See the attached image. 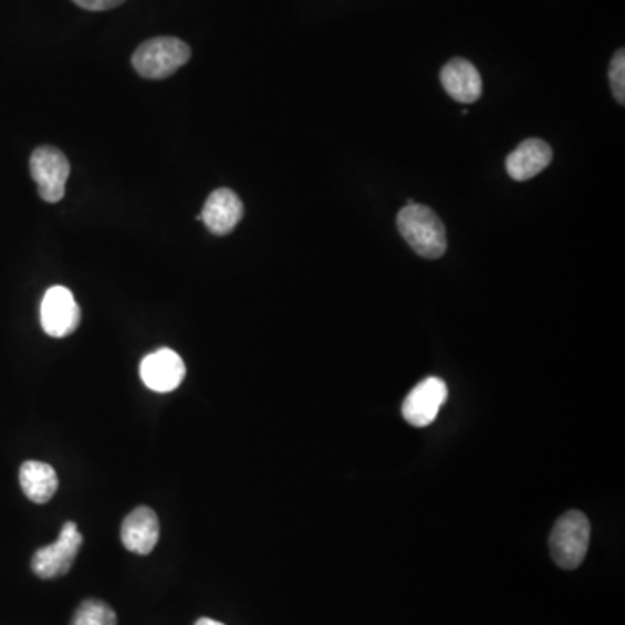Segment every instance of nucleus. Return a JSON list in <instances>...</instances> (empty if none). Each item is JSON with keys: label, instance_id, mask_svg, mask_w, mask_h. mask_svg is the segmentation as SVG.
<instances>
[{"label": "nucleus", "instance_id": "nucleus-1", "mask_svg": "<svg viewBox=\"0 0 625 625\" xmlns=\"http://www.w3.org/2000/svg\"><path fill=\"white\" fill-rule=\"evenodd\" d=\"M405 242L426 259H438L447 250V230L435 210L420 204H412L399 210L396 218Z\"/></svg>", "mask_w": 625, "mask_h": 625}, {"label": "nucleus", "instance_id": "nucleus-2", "mask_svg": "<svg viewBox=\"0 0 625 625\" xmlns=\"http://www.w3.org/2000/svg\"><path fill=\"white\" fill-rule=\"evenodd\" d=\"M190 58V45L176 37H155L134 51L133 66L142 77L160 81L178 72Z\"/></svg>", "mask_w": 625, "mask_h": 625}, {"label": "nucleus", "instance_id": "nucleus-3", "mask_svg": "<svg viewBox=\"0 0 625 625\" xmlns=\"http://www.w3.org/2000/svg\"><path fill=\"white\" fill-rule=\"evenodd\" d=\"M591 541V524L584 512L569 511L556 521L549 539L554 563L563 570L582 565Z\"/></svg>", "mask_w": 625, "mask_h": 625}, {"label": "nucleus", "instance_id": "nucleus-4", "mask_svg": "<svg viewBox=\"0 0 625 625\" xmlns=\"http://www.w3.org/2000/svg\"><path fill=\"white\" fill-rule=\"evenodd\" d=\"M30 173L39 186V195L49 204H56L65 197L70 178V162L56 146H39L30 158Z\"/></svg>", "mask_w": 625, "mask_h": 625}, {"label": "nucleus", "instance_id": "nucleus-5", "mask_svg": "<svg viewBox=\"0 0 625 625\" xmlns=\"http://www.w3.org/2000/svg\"><path fill=\"white\" fill-rule=\"evenodd\" d=\"M82 542H84V537L79 532L77 524L66 521L56 542L39 549L33 554V573L41 579H56L65 575L75 563Z\"/></svg>", "mask_w": 625, "mask_h": 625}, {"label": "nucleus", "instance_id": "nucleus-6", "mask_svg": "<svg viewBox=\"0 0 625 625\" xmlns=\"http://www.w3.org/2000/svg\"><path fill=\"white\" fill-rule=\"evenodd\" d=\"M41 323L51 337H66L77 331L81 308L66 287H51L41 304Z\"/></svg>", "mask_w": 625, "mask_h": 625}, {"label": "nucleus", "instance_id": "nucleus-7", "mask_svg": "<svg viewBox=\"0 0 625 625\" xmlns=\"http://www.w3.org/2000/svg\"><path fill=\"white\" fill-rule=\"evenodd\" d=\"M447 396L448 387L445 381L440 377H428L408 393L402 405V414L414 428H426L440 414Z\"/></svg>", "mask_w": 625, "mask_h": 625}, {"label": "nucleus", "instance_id": "nucleus-8", "mask_svg": "<svg viewBox=\"0 0 625 625\" xmlns=\"http://www.w3.org/2000/svg\"><path fill=\"white\" fill-rule=\"evenodd\" d=\"M139 374L145 386L152 392L170 393L178 389L185 381L186 365L178 353L169 347H162L143 358Z\"/></svg>", "mask_w": 625, "mask_h": 625}, {"label": "nucleus", "instance_id": "nucleus-9", "mask_svg": "<svg viewBox=\"0 0 625 625\" xmlns=\"http://www.w3.org/2000/svg\"><path fill=\"white\" fill-rule=\"evenodd\" d=\"M122 544L131 553L146 556L154 551L160 537V523L154 509L137 508L125 517L121 530Z\"/></svg>", "mask_w": 625, "mask_h": 625}, {"label": "nucleus", "instance_id": "nucleus-10", "mask_svg": "<svg viewBox=\"0 0 625 625\" xmlns=\"http://www.w3.org/2000/svg\"><path fill=\"white\" fill-rule=\"evenodd\" d=\"M243 218V204L239 195L230 188H219L212 191L204 206L202 219L207 230L215 235H228L237 228Z\"/></svg>", "mask_w": 625, "mask_h": 625}, {"label": "nucleus", "instance_id": "nucleus-11", "mask_svg": "<svg viewBox=\"0 0 625 625\" xmlns=\"http://www.w3.org/2000/svg\"><path fill=\"white\" fill-rule=\"evenodd\" d=\"M440 79L448 96L465 105L478 102L483 93L480 72L471 61L462 60V58H454L452 61H448L441 70Z\"/></svg>", "mask_w": 625, "mask_h": 625}, {"label": "nucleus", "instance_id": "nucleus-12", "mask_svg": "<svg viewBox=\"0 0 625 625\" xmlns=\"http://www.w3.org/2000/svg\"><path fill=\"white\" fill-rule=\"evenodd\" d=\"M551 160H553L551 146L542 139L530 137L520 143L518 148L506 158V170L514 181H529L535 178L537 174L548 169Z\"/></svg>", "mask_w": 625, "mask_h": 625}, {"label": "nucleus", "instance_id": "nucleus-13", "mask_svg": "<svg viewBox=\"0 0 625 625\" xmlns=\"http://www.w3.org/2000/svg\"><path fill=\"white\" fill-rule=\"evenodd\" d=\"M21 490L35 504H45L58 490V477L53 466L27 460L20 469Z\"/></svg>", "mask_w": 625, "mask_h": 625}, {"label": "nucleus", "instance_id": "nucleus-14", "mask_svg": "<svg viewBox=\"0 0 625 625\" xmlns=\"http://www.w3.org/2000/svg\"><path fill=\"white\" fill-rule=\"evenodd\" d=\"M72 625H117V615L105 602L85 600L73 615Z\"/></svg>", "mask_w": 625, "mask_h": 625}, {"label": "nucleus", "instance_id": "nucleus-15", "mask_svg": "<svg viewBox=\"0 0 625 625\" xmlns=\"http://www.w3.org/2000/svg\"><path fill=\"white\" fill-rule=\"evenodd\" d=\"M610 84L614 91L615 100L621 105L625 103V53L624 49H618L615 53L612 65H610Z\"/></svg>", "mask_w": 625, "mask_h": 625}, {"label": "nucleus", "instance_id": "nucleus-16", "mask_svg": "<svg viewBox=\"0 0 625 625\" xmlns=\"http://www.w3.org/2000/svg\"><path fill=\"white\" fill-rule=\"evenodd\" d=\"M73 2L87 11H108L124 4L125 0H73Z\"/></svg>", "mask_w": 625, "mask_h": 625}, {"label": "nucleus", "instance_id": "nucleus-17", "mask_svg": "<svg viewBox=\"0 0 625 625\" xmlns=\"http://www.w3.org/2000/svg\"><path fill=\"white\" fill-rule=\"evenodd\" d=\"M195 625H225L221 622L212 621V618H200Z\"/></svg>", "mask_w": 625, "mask_h": 625}]
</instances>
